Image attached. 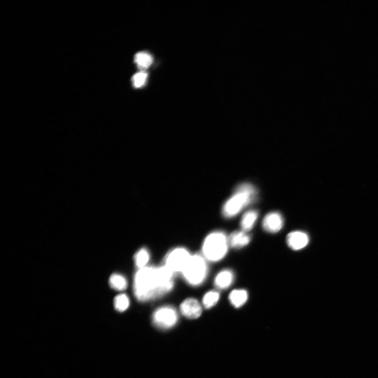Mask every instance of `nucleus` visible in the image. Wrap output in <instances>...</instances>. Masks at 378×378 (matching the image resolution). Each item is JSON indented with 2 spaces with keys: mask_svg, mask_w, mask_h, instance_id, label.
Returning a JSON list of instances; mask_svg holds the SVG:
<instances>
[{
  "mask_svg": "<svg viewBox=\"0 0 378 378\" xmlns=\"http://www.w3.org/2000/svg\"><path fill=\"white\" fill-rule=\"evenodd\" d=\"M178 320V315L174 308L163 306L155 311L152 316L153 324L162 329L173 327Z\"/></svg>",
  "mask_w": 378,
  "mask_h": 378,
  "instance_id": "obj_6",
  "label": "nucleus"
},
{
  "mask_svg": "<svg viewBox=\"0 0 378 378\" xmlns=\"http://www.w3.org/2000/svg\"><path fill=\"white\" fill-rule=\"evenodd\" d=\"M149 253L146 249H141L135 256V261L136 266L139 269L145 268L149 262Z\"/></svg>",
  "mask_w": 378,
  "mask_h": 378,
  "instance_id": "obj_16",
  "label": "nucleus"
},
{
  "mask_svg": "<svg viewBox=\"0 0 378 378\" xmlns=\"http://www.w3.org/2000/svg\"><path fill=\"white\" fill-rule=\"evenodd\" d=\"M229 246L235 249H240L248 245L251 238L247 232L243 231H235L228 237Z\"/></svg>",
  "mask_w": 378,
  "mask_h": 378,
  "instance_id": "obj_10",
  "label": "nucleus"
},
{
  "mask_svg": "<svg viewBox=\"0 0 378 378\" xmlns=\"http://www.w3.org/2000/svg\"><path fill=\"white\" fill-rule=\"evenodd\" d=\"M182 314L189 319H197L202 314V307L199 302L194 298L185 300L180 305Z\"/></svg>",
  "mask_w": 378,
  "mask_h": 378,
  "instance_id": "obj_7",
  "label": "nucleus"
},
{
  "mask_svg": "<svg viewBox=\"0 0 378 378\" xmlns=\"http://www.w3.org/2000/svg\"><path fill=\"white\" fill-rule=\"evenodd\" d=\"M220 294L217 291H210L207 293L203 298V304L208 309L214 307L218 302Z\"/></svg>",
  "mask_w": 378,
  "mask_h": 378,
  "instance_id": "obj_18",
  "label": "nucleus"
},
{
  "mask_svg": "<svg viewBox=\"0 0 378 378\" xmlns=\"http://www.w3.org/2000/svg\"><path fill=\"white\" fill-rule=\"evenodd\" d=\"M109 285L116 291H124L127 287V281L126 278L119 274H113L111 275L109 280Z\"/></svg>",
  "mask_w": 378,
  "mask_h": 378,
  "instance_id": "obj_14",
  "label": "nucleus"
},
{
  "mask_svg": "<svg viewBox=\"0 0 378 378\" xmlns=\"http://www.w3.org/2000/svg\"><path fill=\"white\" fill-rule=\"evenodd\" d=\"M147 74L145 72H141L137 73L132 77L133 85L136 88H139L143 86L146 81Z\"/></svg>",
  "mask_w": 378,
  "mask_h": 378,
  "instance_id": "obj_19",
  "label": "nucleus"
},
{
  "mask_svg": "<svg viewBox=\"0 0 378 378\" xmlns=\"http://www.w3.org/2000/svg\"><path fill=\"white\" fill-rule=\"evenodd\" d=\"M255 187L249 183L238 186L234 194L229 199L222 209L225 217L231 218L238 215L241 211L254 202L257 196Z\"/></svg>",
  "mask_w": 378,
  "mask_h": 378,
  "instance_id": "obj_2",
  "label": "nucleus"
},
{
  "mask_svg": "<svg viewBox=\"0 0 378 378\" xmlns=\"http://www.w3.org/2000/svg\"><path fill=\"white\" fill-rule=\"evenodd\" d=\"M259 214L257 211L250 210L244 214L241 221V226L242 231H250L253 228L257 221Z\"/></svg>",
  "mask_w": 378,
  "mask_h": 378,
  "instance_id": "obj_12",
  "label": "nucleus"
},
{
  "mask_svg": "<svg viewBox=\"0 0 378 378\" xmlns=\"http://www.w3.org/2000/svg\"><path fill=\"white\" fill-rule=\"evenodd\" d=\"M229 247L228 237L220 231L211 233L205 239L203 252L206 259L217 262L223 259Z\"/></svg>",
  "mask_w": 378,
  "mask_h": 378,
  "instance_id": "obj_3",
  "label": "nucleus"
},
{
  "mask_svg": "<svg viewBox=\"0 0 378 378\" xmlns=\"http://www.w3.org/2000/svg\"><path fill=\"white\" fill-rule=\"evenodd\" d=\"M191 257L192 255L186 249L176 248L166 256L164 266L173 273H182Z\"/></svg>",
  "mask_w": 378,
  "mask_h": 378,
  "instance_id": "obj_5",
  "label": "nucleus"
},
{
  "mask_svg": "<svg viewBox=\"0 0 378 378\" xmlns=\"http://www.w3.org/2000/svg\"><path fill=\"white\" fill-rule=\"evenodd\" d=\"M135 62L140 69L145 70L149 68L152 64L153 58L147 53L139 52L135 55Z\"/></svg>",
  "mask_w": 378,
  "mask_h": 378,
  "instance_id": "obj_15",
  "label": "nucleus"
},
{
  "mask_svg": "<svg viewBox=\"0 0 378 378\" xmlns=\"http://www.w3.org/2000/svg\"><path fill=\"white\" fill-rule=\"evenodd\" d=\"M284 219L279 213L273 212L267 215L263 221V228L269 233L279 232L283 227Z\"/></svg>",
  "mask_w": 378,
  "mask_h": 378,
  "instance_id": "obj_8",
  "label": "nucleus"
},
{
  "mask_svg": "<svg viewBox=\"0 0 378 378\" xmlns=\"http://www.w3.org/2000/svg\"><path fill=\"white\" fill-rule=\"evenodd\" d=\"M182 273L186 281L191 285L197 286L201 284L206 279L208 273L206 259L199 254L192 256Z\"/></svg>",
  "mask_w": 378,
  "mask_h": 378,
  "instance_id": "obj_4",
  "label": "nucleus"
},
{
  "mask_svg": "<svg viewBox=\"0 0 378 378\" xmlns=\"http://www.w3.org/2000/svg\"><path fill=\"white\" fill-rule=\"evenodd\" d=\"M173 275L164 265L139 269L133 285L136 297L140 302H147L169 292L173 287Z\"/></svg>",
  "mask_w": 378,
  "mask_h": 378,
  "instance_id": "obj_1",
  "label": "nucleus"
},
{
  "mask_svg": "<svg viewBox=\"0 0 378 378\" xmlns=\"http://www.w3.org/2000/svg\"><path fill=\"white\" fill-rule=\"evenodd\" d=\"M234 280V273L230 270H225L217 275L215 284L220 290H226L232 284Z\"/></svg>",
  "mask_w": 378,
  "mask_h": 378,
  "instance_id": "obj_11",
  "label": "nucleus"
},
{
  "mask_svg": "<svg viewBox=\"0 0 378 378\" xmlns=\"http://www.w3.org/2000/svg\"><path fill=\"white\" fill-rule=\"evenodd\" d=\"M289 247L295 251L304 248L309 242L306 233L301 231H294L289 233L286 238Z\"/></svg>",
  "mask_w": 378,
  "mask_h": 378,
  "instance_id": "obj_9",
  "label": "nucleus"
},
{
  "mask_svg": "<svg viewBox=\"0 0 378 378\" xmlns=\"http://www.w3.org/2000/svg\"><path fill=\"white\" fill-rule=\"evenodd\" d=\"M114 304L118 312H124L129 306V298L125 294L118 295L114 298Z\"/></svg>",
  "mask_w": 378,
  "mask_h": 378,
  "instance_id": "obj_17",
  "label": "nucleus"
},
{
  "mask_svg": "<svg viewBox=\"0 0 378 378\" xmlns=\"http://www.w3.org/2000/svg\"><path fill=\"white\" fill-rule=\"evenodd\" d=\"M229 300L232 305L240 308L243 306L248 301V292L244 290H236L233 291L229 295Z\"/></svg>",
  "mask_w": 378,
  "mask_h": 378,
  "instance_id": "obj_13",
  "label": "nucleus"
}]
</instances>
